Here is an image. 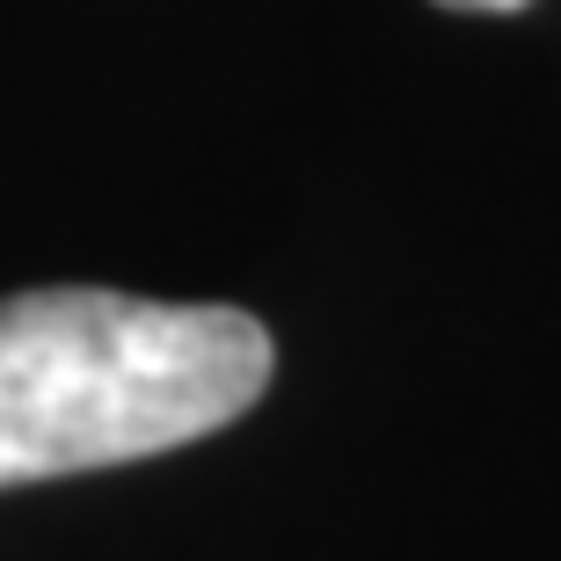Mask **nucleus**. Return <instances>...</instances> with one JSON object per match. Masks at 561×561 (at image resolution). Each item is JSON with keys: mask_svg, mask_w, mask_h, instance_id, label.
I'll return each instance as SVG.
<instances>
[{"mask_svg": "<svg viewBox=\"0 0 561 561\" xmlns=\"http://www.w3.org/2000/svg\"><path fill=\"white\" fill-rule=\"evenodd\" d=\"M277 373L241 307L51 285L0 299V489L95 474L241 423Z\"/></svg>", "mask_w": 561, "mask_h": 561, "instance_id": "f257e3e1", "label": "nucleus"}, {"mask_svg": "<svg viewBox=\"0 0 561 561\" xmlns=\"http://www.w3.org/2000/svg\"><path fill=\"white\" fill-rule=\"evenodd\" d=\"M437 8H467V15H518L525 0H437Z\"/></svg>", "mask_w": 561, "mask_h": 561, "instance_id": "f03ea898", "label": "nucleus"}]
</instances>
